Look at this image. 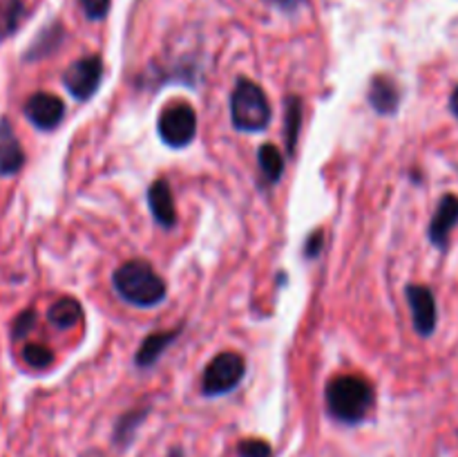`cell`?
I'll list each match as a JSON object with an SVG mask.
<instances>
[{
  "mask_svg": "<svg viewBox=\"0 0 458 457\" xmlns=\"http://www.w3.org/2000/svg\"><path fill=\"white\" fill-rule=\"evenodd\" d=\"M34 327H36V312L34 309H25V312H21L16 318H13V327H12L13 339H25Z\"/></svg>",
  "mask_w": 458,
  "mask_h": 457,
  "instance_id": "cell-22",
  "label": "cell"
},
{
  "mask_svg": "<svg viewBox=\"0 0 458 457\" xmlns=\"http://www.w3.org/2000/svg\"><path fill=\"white\" fill-rule=\"evenodd\" d=\"M110 3L112 0H79L81 9H83V13L89 21H101V18H106L107 12H110Z\"/></svg>",
  "mask_w": 458,
  "mask_h": 457,
  "instance_id": "cell-23",
  "label": "cell"
},
{
  "mask_svg": "<svg viewBox=\"0 0 458 457\" xmlns=\"http://www.w3.org/2000/svg\"><path fill=\"white\" fill-rule=\"evenodd\" d=\"M405 296L411 309V318H414V330L420 336H432L438 323L437 298H434L432 289L425 285H410L405 289Z\"/></svg>",
  "mask_w": 458,
  "mask_h": 457,
  "instance_id": "cell-7",
  "label": "cell"
},
{
  "mask_svg": "<svg viewBox=\"0 0 458 457\" xmlns=\"http://www.w3.org/2000/svg\"><path fill=\"white\" fill-rule=\"evenodd\" d=\"M374 406V388L358 375L335 376L327 385V408L343 424H358Z\"/></svg>",
  "mask_w": 458,
  "mask_h": 457,
  "instance_id": "cell-1",
  "label": "cell"
},
{
  "mask_svg": "<svg viewBox=\"0 0 458 457\" xmlns=\"http://www.w3.org/2000/svg\"><path fill=\"white\" fill-rule=\"evenodd\" d=\"M22 112H25L27 121L38 130H54L65 116V103L56 94L36 92L27 99Z\"/></svg>",
  "mask_w": 458,
  "mask_h": 457,
  "instance_id": "cell-8",
  "label": "cell"
},
{
  "mask_svg": "<svg viewBox=\"0 0 458 457\" xmlns=\"http://www.w3.org/2000/svg\"><path fill=\"white\" fill-rule=\"evenodd\" d=\"M143 417H146V410H141V412L137 410V412H130V415L121 417L119 426H116V430H114V442L116 444H128L130 439H132L137 426L141 424Z\"/></svg>",
  "mask_w": 458,
  "mask_h": 457,
  "instance_id": "cell-20",
  "label": "cell"
},
{
  "mask_svg": "<svg viewBox=\"0 0 458 457\" xmlns=\"http://www.w3.org/2000/svg\"><path fill=\"white\" fill-rule=\"evenodd\" d=\"M450 110H452V115H454L458 119V85H456L454 92H452V97H450Z\"/></svg>",
  "mask_w": 458,
  "mask_h": 457,
  "instance_id": "cell-26",
  "label": "cell"
},
{
  "mask_svg": "<svg viewBox=\"0 0 458 457\" xmlns=\"http://www.w3.org/2000/svg\"><path fill=\"white\" fill-rule=\"evenodd\" d=\"M103 76V63L98 56H83L79 61L72 63L63 74V85L67 92L79 101H88L101 85Z\"/></svg>",
  "mask_w": 458,
  "mask_h": 457,
  "instance_id": "cell-6",
  "label": "cell"
},
{
  "mask_svg": "<svg viewBox=\"0 0 458 457\" xmlns=\"http://www.w3.org/2000/svg\"><path fill=\"white\" fill-rule=\"evenodd\" d=\"M231 119L237 130L262 133L271 121V103L258 83L249 79L237 81L231 94Z\"/></svg>",
  "mask_w": 458,
  "mask_h": 457,
  "instance_id": "cell-3",
  "label": "cell"
},
{
  "mask_svg": "<svg viewBox=\"0 0 458 457\" xmlns=\"http://www.w3.org/2000/svg\"><path fill=\"white\" fill-rule=\"evenodd\" d=\"M47 318L54 327H58V330H70V327H74L76 323L83 318V307H81L79 300L74 298H58L56 303L49 307Z\"/></svg>",
  "mask_w": 458,
  "mask_h": 457,
  "instance_id": "cell-15",
  "label": "cell"
},
{
  "mask_svg": "<svg viewBox=\"0 0 458 457\" xmlns=\"http://www.w3.org/2000/svg\"><path fill=\"white\" fill-rule=\"evenodd\" d=\"M179 330H168V332H155V334L148 336L141 343V348L137 349V357H134V363L139 367H150L159 361V357L164 354V349L168 348L173 341H177Z\"/></svg>",
  "mask_w": 458,
  "mask_h": 457,
  "instance_id": "cell-13",
  "label": "cell"
},
{
  "mask_svg": "<svg viewBox=\"0 0 458 457\" xmlns=\"http://www.w3.org/2000/svg\"><path fill=\"white\" fill-rule=\"evenodd\" d=\"M25 166V151L7 116L0 119V177H12Z\"/></svg>",
  "mask_w": 458,
  "mask_h": 457,
  "instance_id": "cell-10",
  "label": "cell"
},
{
  "mask_svg": "<svg viewBox=\"0 0 458 457\" xmlns=\"http://www.w3.org/2000/svg\"><path fill=\"white\" fill-rule=\"evenodd\" d=\"M246 363L237 352H222L210 361L206 367L204 379H201V390L208 397H217V394H226L244 379Z\"/></svg>",
  "mask_w": 458,
  "mask_h": 457,
  "instance_id": "cell-5",
  "label": "cell"
},
{
  "mask_svg": "<svg viewBox=\"0 0 458 457\" xmlns=\"http://www.w3.org/2000/svg\"><path fill=\"white\" fill-rule=\"evenodd\" d=\"M300 128H302V101L298 97H289L284 103V139L286 152L293 155L298 143Z\"/></svg>",
  "mask_w": 458,
  "mask_h": 457,
  "instance_id": "cell-16",
  "label": "cell"
},
{
  "mask_svg": "<svg viewBox=\"0 0 458 457\" xmlns=\"http://www.w3.org/2000/svg\"><path fill=\"white\" fill-rule=\"evenodd\" d=\"M240 457H271V446L264 439H244L237 444Z\"/></svg>",
  "mask_w": 458,
  "mask_h": 457,
  "instance_id": "cell-21",
  "label": "cell"
},
{
  "mask_svg": "<svg viewBox=\"0 0 458 457\" xmlns=\"http://www.w3.org/2000/svg\"><path fill=\"white\" fill-rule=\"evenodd\" d=\"M458 224V195H447L441 197L437 206V213H434L432 222H429V242L438 249L445 251L447 242H450V233Z\"/></svg>",
  "mask_w": 458,
  "mask_h": 457,
  "instance_id": "cell-9",
  "label": "cell"
},
{
  "mask_svg": "<svg viewBox=\"0 0 458 457\" xmlns=\"http://www.w3.org/2000/svg\"><path fill=\"white\" fill-rule=\"evenodd\" d=\"M369 103L378 115H394L401 103V90L389 76H374L369 83Z\"/></svg>",
  "mask_w": 458,
  "mask_h": 457,
  "instance_id": "cell-12",
  "label": "cell"
},
{
  "mask_svg": "<svg viewBox=\"0 0 458 457\" xmlns=\"http://www.w3.org/2000/svg\"><path fill=\"white\" fill-rule=\"evenodd\" d=\"M268 3H273L280 9H286V12H293V9H298L300 4H304V0H268Z\"/></svg>",
  "mask_w": 458,
  "mask_h": 457,
  "instance_id": "cell-25",
  "label": "cell"
},
{
  "mask_svg": "<svg viewBox=\"0 0 458 457\" xmlns=\"http://www.w3.org/2000/svg\"><path fill=\"white\" fill-rule=\"evenodd\" d=\"M22 361L34 370H45V367L52 366L54 352L43 343H27L22 349Z\"/></svg>",
  "mask_w": 458,
  "mask_h": 457,
  "instance_id": "cell-19",
  "label": "cell"
},
{
  "mask_svg": "<svg viewBox=\"0 0 458 457\" xmlns=\"http://www.w3.org/2000/svg\"><path fill=\"white\" fill-rule=\"evenodd\" d=\"M148 204H150L155 222H159L165 228L174 227V222H177V209H174L173 191H170L165 179H157V182L150 184V188H148Z\"/></svg>",
  "mask_w": 458,
  "mask_h": 457,
  "instance_id": "cell-11",
  "label": "cell"
},
{
  "mask_svg": "<svg viewBox=\"0 0 458 457\" xmlns=\"http://www.w3.org/2000/svg\"><path fill=\"white\" fill-rule=\"evenodd\" d=\"M25 18L22 0H0V40L9 39Z\"/></svg>",
  "mask_w": 458,
  "mask_h": 457,
  "instance_id": "cell-17",
  "label": "cell"
},
{
  "mask_svg": "<svg viewBox=\"0 0 458 457\" xmlns=\"http://www.w3.org/2000/svg\"><path fill=\"white\" fill-rule=\"evenodd\" d=\"M322 242H325V233L313 231L311 237L307 240V251H304V254H307V258H316V255L320 254Z\"/></svg>",
  "mask_w": 458,
  "mask_h": 457,
  "instance_id": "cell-24",
  "label": "cell"
},
{
  "mask_svg": "<svg viewBox=\"0 0 458 457\" xmlns=\"http://www.w3.org/2000/svg\"><path fill=\"white\" fill-rule=\"evenodd\" d=\"M157 130L164 143L173 148H183L195 139L197 134V115L188 103L177 101L164 108L157 121Z\"/></svg>",
  "mask_w": 458,
  "mask_h": 457,
  "instance_id": "cell-4",
  "label": "cell"
},
{
  "mask_svg": "<svg viewBox=\"0 0 458 457\" xmlns=\"http://www.w3.org/2000/svg\"><path fill=\"white\" fill-rule=\"evenodd\" d=\"M61 40H63V27L58 25V22H54V25L45 27V30L36 36V40L27 47L25 56L22 58H25V61H40V58H45L47 54L56 52Z\"/></svg>",
  "mask_w": 458,
  "mask_h": 457,
  "instance_id": "cell-14",
  "label": "cell"
},
{
  "mask_svg": "<svg viewBox=\"0 0 458 457\" xmlns=\"http://www.w3.org/2000/svg\"><path fill=\"white\" fill-rule=\"evenodd\" d=\"M114 289L125 303L137 307H155L165 298V282L143 260H128L112 276Z\"/></svg>",
  "mask_w": 458,
  "mask_h": 457,
  "instance_id": "cell-2",
  "label": "cell"
},
{
  "mask_svg": "<svg viewBox=\"0 0 458 457\" xmlns=\"http://www.w3.org/2000/svg\"><path fill=\"white\" fill-rule=\"evenodd\" d=\"M168 457H183V453L182 451H173Z\"/></svg>",
  "mask_w": 458,
  "mask_h": 457,
  "instance_id": "cell-27",
  "label": "cell"
},
{
  "mask_svg": "<svg viewBox=\"0 0 458 457\" xmlns=\"http://www.w3.org/2000/svg\"><path fill=\"white\" fill-rule=\"evenodd\" d=\"M258 160H259V170H262L264 179L268 184H276L277 179L282 177L284 173V160H282V152L277 151L273 143H264L259 146L258 151Z\"/></svg>",
  "mask_w": 458,
  "mask_h": 457,
  "instance_id": "cell-18",
  "label": "cell"
}]
</instances>
